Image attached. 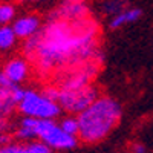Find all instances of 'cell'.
<instances>
[{
	"mask_svg": "<svg viewBox=\"0 0 153 153\" xmlns=\"http://www.w3.org/2000/svg\"><path fill=\"white\" fill-rule=\"evenodd\" d=\"M12 84H14V83L8 78V75L5 74V71L0 69V86H2V87H11Z\"/></svg>",
	"mask_w": 153,
	"mask_h": 153,
	"instance_id": "44dd1931",
	"label": "cell"
},
{
	"mask_svg": "<svg viewBox=\"0 0 153 153\" xmlns=\"http://www.w3.org/2000/svg\"><path fill=\"white\" fill-rule=\"evenodd\" d=\"M11 143H14V136H12L11 133H0V149L6 147Z\"/></svg>",
	"mask_w": 153,
	"mask_h": 153,
	"instance_id": "ffe728a7",
	"label": "cell"
},
{
	"mask_svg": "<svg viewBox=\"0 0 153 153\" xmlns=\"http://www.w3.org/2000/svg\"><path fill=\"white\" fill-rule=\"evenodd\" d=\"M17 110L22 117H31L35 120H57L63 113L58 101L34 89H25V95L20 100Z\"/></svg>",
	"mask_w": 153,
	"mask_h": 153,
	"instance_id": "3957f363",
	"label": "cell"
},
{
	"mask_svg": "<svg viewBox=\"0 0 153 153\" xmlns=\"http://www.w3.org/2000/svg\"><path fill=\"white\" fill-rule=\"evenodd\" d=\"M0 2H5V0H0Z\"/></svg>",
	"mask_w": 153,
	"mask_h": 153,
	"instance_id": "d4e9b609",
	"label": "cell"
},
{
	"mask_svg": "<svg viewBox=\"0 0 153 153\" xmlns=\"http://www.w3.org/2000/svg\"><path fill=\"white\" fill-rule=\"evenodd\" d=\"M35 127H37V120L31 118V117H22L16 127H14V132H12V136L17 141H34L37 139L35 136Z\"/></svg>",
	"mask_w": 153,
	"mask_h": 153,
	"instance_id": "7c38bea8",
	"label": "cell"
},
{
	"mask_svg": "<svg viewBox=\"0 0 153 153\" xmlns=\"http://www.w3.org/2000/svg\"><path fill=\"white\" fill-rule=\"evenodd\" d=\"M129 153H147V147L143 143L135 141V143L130 144V152Z\"/></svg>",
	"mask_w": 153,
	"mask_h": 153,
	"instance_id": "d6986e66",
	"label": "cell"
},
{
	"mask_svg": "<svg viewBox=\"0 0 153 153\" xmlns=\"http://www.w3.org/2000/svg\"><path fill=\"white\" fill-rule=\"evenodd\" d=\"M14 86L2 87L0 86V120H9L17 110V100L14 97Z\"/></svg>",
	"mask_w": 153,
	"mask_h": 153,
	"instance_id": "8fae6325",
	"label": "cell"
},
{
	"mask_svg": "<svg viewBox=\"0 0 153 153\" xmlns=\"http://www.w3.org/2000/svg\"><path fill=\"white\" fill-rule=\"evenodd\" d=\"M100 97V91L95 84H87L78 89H60L58 104L63 112L69 115H80Z\"/></svg>",
	"mask_w": 153,
	"mask_h": 153,
	"instance_id": "5b68a950",
	"label": "cell"
},
{
	"mask_svg": "<svg viewBox=\"0 0 153 153\" xmlns=\"http://www.w3.org/2000/svg\"><path fill=\"white\" fill-rule=\"evenodd\" d=\"M17 2H28V0H17Z\"/></svg>",
	"mask_w": 153,
	"mask_h": 153,
	"instance_id": "603a6c76",
	"label": "cell"
},
{
	"mask_svg": "<svg viewBox=\"0 0 153 153\" xmlns=\"http://www.w3.org/2000/svg\"><path fill=\"white\" fill-rule=\"evenodd\" d=\"M29 3H34V5H38V3H45V2H49V0H28Z\"/></svg>",
	"mask_w": 153,
	"mask_h": 153,
	"instance_id": "7402d4cb",
	"label": "cell"
},
{
	"mask_svg": "<svg viewBox=\"0 0 153 153\" xmlns=\"http://www.w3.org/2000/svg\"><path fill=\"white\" fill-rule=\"evenodd\" d=\"M2 69L14 84H22L29 78L31 61L26 57H12L5 63Z\"/></svg>",
	"mask_w": 153,
	"mask_h": 153,
	"instance_id": "9c48e42d",
	"label": "cell"
},
{
	"mask_svg": "<svg viewBox=\"0 0 153 153\" xmlns=\"http://www.w3.org/2000/svg\"><path fill=\"white\" fill-rule=\"evenodd\" d=\"M35 136L54 152H69L78 146L80 139L68 135L60 127L57 120H37Z\"/></svg>",
	"mask_w": 153,
	"mask_h": 153,
	"instance_id": "277c9868",
	"label": "cell"
},
{
	"mask_svg": "<svg viewBox=\"0 0 153 153\" xmlns=\"http://www.w3.org/2000/svg\"><path fill=\"white\" fill-rule=\"evenodd\" d=\"M127 6H129L127 0H103L101 5H100V9H101V12H103L104 16H107L110 19L115 14L124 11Z\"/></svg>",
	"mask_w": 153,
	"mask_h": 153,
	"instance_id": "9a60e30c",
	"label": "cell"
},
{
	"mask_svg": "<svg viewBox=\"0 0 153 153\" xmlns=\"http://www.w3.org/2000/svg\"><path fill=\"white\" fill-rule=\"evenodd\" d=\"M11 26L19 37V40H26V38H31L42 31L43 22L40 16H37L35 12H26V14L17 16L14 22L11 23Z\"/></svg>",
	"mask_w": 153,
	"mask_h": 153,
	"instance_id": "ba28073f",
	"label": "cell"
},
{
	"mask_svg": "<svg viewBox=\"0 0 153 153\" xmlns=\"http://www.w3.org/2000/svg\"><path fill=\"white\" fill-rule=\"evenodd\" d=\"M91 17V8L86 0H63V2L51 12L48 19L61 20H81Z\"/></svg>",
	"mask_w": 153,
	"mask_h": 153,
	"instance_id": "52a82bcc",
	"label": "cell"
},
{
	"mask_svg": "<svg viewBox=\"0 0 153 153\" xmlns=\"http://www.w3.org/2000/svg\"><path fill=\"white\" fill-rule=\"evenodd\" d=\"M19 37L16 35L11 25L0 26V52H9L17 46Z\"/></svg>",
	"mask_w": 153,
	"mask_h": 153,
	"instance_id": "4fadbf2b",
	"label": "cell"
},
{
	"mask_svg": "<svg viewBox=\"0 0 153 153\" xmlns=\"http://www.w3.org/2000/svg\"><path fill=\"white\" fill-rule=\"evenodd\" d=\"M100 65L101 61H91L78 68L63 72L57 75V86L60 89H78V87L91 84L94 76L100 71Z\"/></svg>",
	"mask_w": 153,
	"mask_h": 153,
	"instance_id": "8992f818",
	"label": "cell"
},
{
	"mask_svg": "<svg viewBox=\"0 0 153 153\" xmlns=\"http://www.w3.org/2000/svg\"><path fill=\"white\" fill-rule=\"evenodd\" d=\"M58 124L63 130H65L68 135L76 136L78 138V132H80V124H78V118L76 115H66V117H61L58 120Z\"/></svg>",
	"mask_w": 153,
	"mask_h": 153,
	"instance_id": "e0dca14e",
	"label": "cell"
},
{
	"mask_svg": "<svg viewBox=\"0 0 153 153\" xmlns=\"http://www.w3.org/2000/svg\"><path fill=\"white\" fill-rule=\"evenodd\" d=\"M17 17V8L11 2H0V26L11 25Z\"/></svg>",
	"mask_w": 153,
	"mask_h": 153,
	"instance_id": "2e32d148",
	"label": "cell"
},
{
	"mask_svg": "<svg viewBox=\"0 0 153 153\" xmlns=\"http://www.w3.org/2000/svg\"><path fill=\"white\" fill-rule=\"evenodd\" d=\"M76 118L80 124V143L94 146L104 141L117 129L123 118V106L110 95H100Z\"/></svg>",
	"mask_w": 153,
	"mask_h": 153,
	"instance_id": "7a4b0ae2",
	"label": "cell"
},
{
	"mask_svg": "<svg viewBox=\"0 0 153 153\" xmlns=\"http://www.w3.org/2000/svg\"><path fill=\"white\" fill-rule=\"evenodd\" d=\"M121 153H129V152H121Z\"/></svg>",
	"mask_w": 153,
	"mask_h": 153,
	"instance_id": "cb8c5ba5",
	"label": "cell"
},
{
	"mask_svg": "<svg viewBox=\"0 0 153 153\" xmlns=\"http://www.w3.org/2000/svg\"><path fill=\"white\" fill-rule=\"evenodd\" d=\"M143 17V11L139 8H135V6H127L124 11L115 14L113 17L109 19V28L112 31H117V29H121L127 25H132V23H136L139 19Z\"/></svg>",
	"mask_w": 153,
	"mask_h": 153,
	"instance_id": "30bf717a",
	"label": "cell"
},
{
	"mask_svg": "<svg viewBox=\"0 0 153 153\" xmlns=\"http://www.w3.org/2000/svg\"><path fill=\"white\" fill-rule=\"evenodd\" d=\"M46 97L52 98L55 101H58V97H60V87L57 84H49V86H45L43 91H42Z\"/></svg>",
	"mask_w": 153,
	"mask_h": 153,
	"instance_id": "ac0fdd59",
	"label": "cell"
},
{
	"mask_svg": "<svg viewBox=\"0 0 153 153\" xmlns=\"http://www.w3.org/2000/svg\"><path fill=\"white\" fill-rule=\"evenodd\" d=\"M14 153H54V150H51L46 144H43L38 139L34 141H19L16 143V152Z\"/></svg>",
	"mask_w": 153,
	"mask_h": 153,
	"instance_id": "5bb4252c",
	"label": "cell"
},
{
	"mask_svg": "<svg viewBox=\"0 0 153 153\" xmlns=\"http://www.w3.org/2000/svg\"><path fill=\"white\" fill-rule=\"evenodd\" d=\"M23 55L40 75L63 74L91 61H101L100 25L95 19H48L37 35L23 40Z\"/></svg>",
	"mask_w": 153,
	"mask_h": 153,
	"instance_id": "6da1fadb",
	"label": "cell"
}]
</instances>
